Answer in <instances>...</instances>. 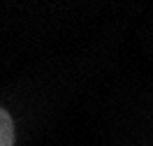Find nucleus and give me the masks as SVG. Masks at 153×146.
Segmentation results:
<instances>
[{"instance_id":"f257e3e1","label":"nucleus","mask_w":153,"mask_h":146,"mask_svg":"<svg viewBox=\"0 0 153 146\" xmlns=\"http://www.w3.org/2000/svg\"><path fill=\"white\" fill-rule=\"evenodd\" d=\"M16 130H14V118L5 107H0V146H14Z\"/></svg>"}]
</instances>
